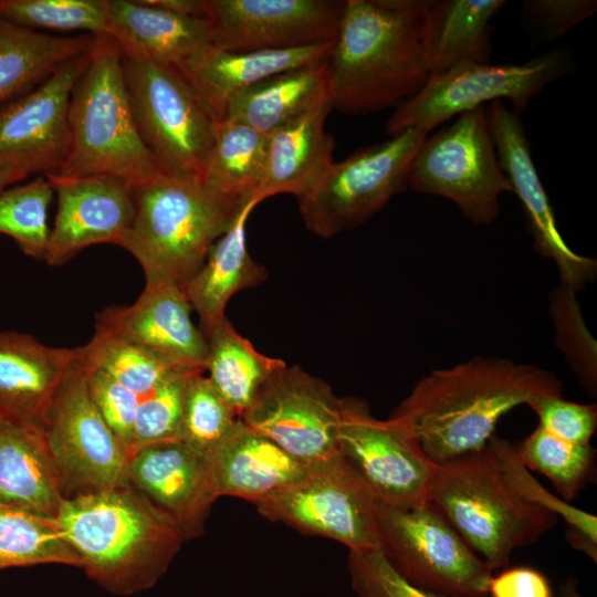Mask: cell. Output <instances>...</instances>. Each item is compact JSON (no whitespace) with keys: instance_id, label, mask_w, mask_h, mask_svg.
Wrapping results in <instances>:
<instances>
[{"instance_id":"39","label":"cell","mask_w":597,"mask_h":597,"mask_svg":"<svg viewBox=\"0 0 597 597\" xmlns=\"http://www.w3.org/2000/svg\"><path fill=\"white\" fill-rule=\"evenodd\" d=\"M0 17L33 30L108 34V0H0Z\"/></svg>"},{"instance_id":"2","label":"cell","mask_w":597,"mask_h":597,"mask_svg":"<svg viewBox=\"0 0 597 597\" xmlns=\"http://www.w3.org/2000/svg\"><path fill=\"white\" fill-rule=\"evenodd\" d=\"M430 0H346L327 59L333 108L400 105L428 82Z\"/></svg>"},{"instance_id":"12","label":"cell","mask_w":597,"mask_h":597,"mask_svg":"<svg viewBox=\"0 0 597 597\" xmlns=\"http://www.w3.org/2000/svg\"><path fill=\"white\" fill-rule=\"evenodd\" d=\"M41 428L64 499L128 484L129 452L92 399L82 352L55 392Z\"/></svg>"},{"instance_id":"28","label":"cell","mask_w":597,"mask_h":597,"mask_svg":"<svg viewBox=\"0 0 597 597\" xmlns=\"http://www.w3.org/2000/svg\"><path fill=\"white\" fill-rule=\"evenodd\" d=\"M258 205L248 203L231 228L210 248L200 270L186 284L192 310L199 315L201 331L226 318V307L239 291L253 287L266 277L247 248L245 226Z\"/></svg>"},{"instance_id":"4","label":"cell","mask_w":597,"mask_h":597,"mask_svg":"<svg viewBox=\"0 0 597 597\" xmlns=\"http://www.w3.org/2000/svg\"><path fill=\"white\" fill-rule=\"evenodd\" d=\"M132 191L135 213L119 247L136 259L149 285L185 289L248 205L200 178L166 172L132 186Z\"/></svg>"},{"instance_id":"7","label":"cell","mask_w":597,"mask_h":597,"mask_svg":"<svg viewBox=\"0 0 597 597\" xmlns=\"http://www.w3.org/2000/svg\"><path fill=\"white\" fill-rule=\"evenodd\" d=\"M122 61L138 133L161 171L201 179L214 143L213 116L177 69Z\"/></svg>"},{"instance_id":"6","label":"cell","mask_w":597,"mask_h":597,"mask_svg":"<svg viewBox=\"0 0 597 597\" xmlns=\"http://www.w3.org/2000/svg\"><path fill=\"white\" fill-rule=\"evenodd\" d=\"M429 499L494 570L512 553L536 543L558 517L517 493L489 442L436 468Z\"/></svg>"},{"instance_id":"36","label":"cell","mask_w":597,"mask_h":597,"mask_svg":"<svg viewBox=\"0 0 597 597\" xmlns=\"http://www.w3.org/2000/svg\"><path fill=\"white\" fill-rule=\"evenodd\" d=\"M81 350L86 363L138 397L148 395L174 376L188 373L176 369L138 345L98 329Z\"/></svg>"},{"instance_id":"47","label":"cell","mask_w":597,"mask_h":597,"mask_svg":"<svg viewBox=\"0 0 597 597\" xmlns=\"http://www.w3.org/2000/svg\"><path fill=\"white\" fill-rule=\"evenodd\" d=\"M488 594L491 597H553L547 577L530 566L506 568L492 576Z\"/></svg>"},{"instance_id":"24","label":"cell","mask_w":597,"mask_h":597,"mask_svg":"<svg viewBox=\"0 0 597 597\" xmlns=\"http://www.w3.org/2000/svg\"><path fill=\"white\" fill-rule=\"evenodd\" d=\"M214 495L265 501L300 480L308 465L239 420L207 454Z\"/></svg>"},{"instance_id":"5","label":"cell","mask_w":597,"mask_h":597,"mask_svg":"<svg viewBox=\"0 0 597 597\" xmlns=\"http://www.w3.org/2000/svg\"><path fill=\"white\" fill-rule=\"evenodd\" d=\"M70 147L62 176H112L130 186L164 172L144 144L132 112L121 52L96 35L69 104Z\"/></svg>"},{"instance_id":"25","label":"cell","mask_w":597,"mask_h":597,"mask_svg":"<svg viewBox=\"0 0 597 597\" xmlns=\"http://www.w3.org/2000/svg\"><path fill=\"white\" fill-rule=\"evenodd\" d=\"M108 35L122 56L177 70L211 44L206 19L179 15L146 0H108Z\"/></svg>"},{"instance_id":"26","label":"cell","mask_w":597,"mask_h":597,"mask_svg":"<svg viewBox=\"0 0 597 597\" xmlns=\"http://www.w3.org/2000/svg\"><path fill=\"white\" fill-rule=\"evenodd\" d=\"M331 101L266 135L265 160L255 201L279 193L300 197L307 192L334 163V138L325 130Z\"/></svg>"},{"instance_id":"38","label":"cell","mask_w":597,"mask_h":597,"mask_svg":"<svg viewBox=\"0 0 597 597\" xmlns=\"http://www.w3.org/2000/svg\"><path fill=\"white\" fill-rule=\"evenodd\" d=\"M54 190L44 176L0 192V233L12 238L21 251L44 260L50 228L48 209Z\"/></svg>"},{"instance_id":"20","label":"cell","mask_w":597,"mask_h":597,"mask_svg":"<svg viewBox=\"0 0 597 597\" xmlns=\"http://www.w3.org/2000/svg\"><path fill=\"white\" fill-rule=\"evenodd\" d=\"M185 289L145 284L127 306H109L96 315L95 329L128 341L182 371H205L207 341L191 318Z\"/></svg>"},{"instance_id":"44","label":"cell","mask_w":597,"mask_h":597,"mask_svg":"<svg viewBox=\"0 0 597 597\" xmlns=\"http://www.w3.org/2000/svg\"><path fill=\"white\" fill-rule=\"evenodd\" d=\"M83 363L94 404L105 422L129 452L140 397L103 370L86 363L84 358Z\"/></svg>"},{"instance_id":"34","label":"cell","mask_w":597,"mask_h":597,"mask_svg":"<svg viewBox=\"0 0 597 597\" xmlns=\"http://www.w3.org/2000/svg\"><path fill=\"white\" fill-rule=\"evenodd\" d=\"M40 564L81 568L55 517L0 505V569Z\"/></svg>"},{"instance_id":"14","label":"cell","mask_w":597,"mask_h":597,"mask_svg":"<svg viewBox=\"0 0 597 597\" xmlns=\"http://www.w3.org/2000/svg\"><path fill=\"white\" fill-rule=\"evenodd\" d=\"M338 446L379 504L411 507L430 501L437 465L398 419H377L365 401L343 398Z\"/></svg>"},{"instance_id":"3","label":"cell","mask_w":597,"mask_h":597,"mask_svg":"<svg viewBox=\"0 0 597 597\" xmlns=\"http://www.w3.org/2000/svg\"><path fill=\"white\" fill-rule=\"evenodd\" d=\"M55 519L81 568L119 596L154 587L186 541L178 524L129 483L66 498Z\"/></svg>"},{"instance_id":"1","label":"cell","mask_w":597,"mask_h":597,"mask_svg":"<svg viewBox=\"0 0 597 597\" xmlns=\"http://www.w3.org/2000/svg\"><path fill=\"white\" fill-rule=\"evenodd\" d=\"M562 384L536 365L478 356L420 379L390 417L402 422L436 465L483 448L499 420Z\"/></svg>"},{"instance_id":"22","label":"cell","mask_w":597,"mask_h":597,"mask_svg":"<svg viewBox=\"0 0 597 597\" xmlns=\"http://www.w3.org/2000/svg\"><path fill=\"white\" fill-rule=\"evenodd\" d=\"M333 43L251 52L224 51L210 44L178 71L218 123L241 92L277 73L326 61Z\"/></svg>"},{"instance_id":"16","label":"cell","mask_w":597,"mask_h":597,"mask_svg":"<svg viewBox=\"0 0 597 597\" xmlns=\"http://www.w3.org/2000/svg\"><path fill=\"white\" fill-rule=\"evenodd\" d=\"M344 1L207 0L211 44L231 52L289 50L333 42Z\"/></svg>"},{"instance_id":"18","label":"cell","mask_w":597,"mask_h":597,"mask_svg":"<svg viewBox=\"0 0 597 597\" xmlns=\"http://www.w3.org/2000/svg\"><path fill=\"white\" fill-rule=\"evenodd\" d=\"M486 113L501 167L523 207L537 251L554 261L562 284L579 291L595 279L596 261L574 252L562 238L519 114L501 101L492 102Z\"/></svg>"},{"instance_id":"41","label":"cell","mask_w":597,"mask_h":597,"mask_svg":"<svg viewBox=\"0 0 597 597\" xmlns=\"http://www.w3.org/2000/svg\"><path fill=\"white\" fill-rule=\"evenodd\" d=\"M190 374L174 376L139 398L129 457L145 446L180 440L185 386Z\"/></svg>"},{"instance_id":"29","label":"cell","mask_w":597,"mask_h":597,"mask_svg":"<svg viewBox=\"0 0 597 597\" xmlns=\"http://www.w3.org/2000/svg\"><path fill=\"white\" fill-rule=\"evenodd\" d=\"M325 101H331L327 60L277 73L250 86L229 103L222 121L241 123L268 135Z\"/></svg>"},{"instance_id":"17","label":"cell","mask_w":597,"mask_h":597,"mask_svg":"<svg viewBox=\"0 0 597 597\" xmlns=\"http://www.w3.org/2000/svg\"><path fill=\"white\" fill-rule=\"evenodd\" d=\"M90 51L0 109V167L25 174L57 172L69 154V104Z\"/></svg>"},{"instance_id":"42","label":"cell","mask_w":597,"mask_h":597,"mask_svg":"<svg viewBox=\"0 0 597 597\" xmlns=\"http://www.w3.org/2000/svg\"><path fill=\"white\" fill-rule=\"evenodd\" d=\"M575 291L565 284L552 296V317L556 328V342L576 371L583 387L596 394V342L587 331Z\"/></svg>"},{"instance_id":"8","label":"cell","mask_w":597,"mask_h":597,"mask_svg":"<svg viewBox=\"0 0 597 597\" xmlns=\"http://www.w3.org/2000/svg\"><path fill=\"white\" fill-rule=\"evenodd\" d=\"M381 552L412 586L446 597H485L493 569L431 501L411 507L378 503Z\"/></svg>"},{"instance_id":"35","label":"cell","mask_w":597,"mask_h":597,"mask_svg":"<svg viewBox=\"0 0 597 597\" xmlns=\"http://www.w3.org/2000/svg\"><path fill=\"white\" fill-rule=\"evenodd\" d=\"M515 449L525 468L545 475L567 502L595 476L596 450L590 443L567 442L540 426Z\"/></svg>"},{"instance_id":"21","label":"cell","mask_w":597,"mask_h":597,"mask_svg":"<svg viewBox=\"0 0 597 597\" xmlns=\"http://www.w3.org/2000/svg\"><path fill=\"white\" fill-rule=\"evenodd\" d=\"M127 480L178 524L185 540L202 534L217 500L207 457L181 440L145 446L130 454Z\"/></svg>"},{"instance_id":"45","label":"cell","mask_w":597,"mask_h":597,"mask_svg":"<svg viewBox=\"0 0 597 597\" xmlns=\"http://www.w3.org/2000/svg\"><path fill=\"white\" fill-rule=\"evenodd\" d=\"M538 426L551 434L576 444H589L597 427L596 405L566 400L562 395H541L528 404Z\"/></svg>"},{"instance_id":"27","label":"cell","mask_w":597,"mask_h":597,"mask_svg":"<svg viewBox=\"0 0 597 597\" xmlns=\"http://www.w3.org/2000/svg\"><path fill=\"white\" fill-rule=\"evenodd\" d=\"M63 500L42 429L0 415V505L55 517Z\"/></svg>"},{"instance_id":"23","label":"cell","mask_w":597,"mask_h":597,"mask_svg":"<svg viewBox=\"0 0 597 597\" xmlns=\"http://www.w3.org/2000/svg\"><path fill=\"white\" fill-rule=\"evenodd\" d=\"M81 347L48 346L29 334L0 332V415L42 429Z\"/></svg>"},{"instance_id":"37","label":"cell","mask_w":597,"mask_h":597,"mask_svg":"<svg viewBox=\"0 0 597 597\" xmlns=\"http://www.w3.org/2000/svg\"><path fill=\"white\" fill-rule=\"evenodd\" d=\"M501 469L511 486L528 501L541 505L563 519L567 524L565 538L569 545L597 561V519L562 498L552 494L531 475L520 460L515 447L506 439L493 436L490 439Z\"/></svg>"},{"instance_id":"31","label":"cell","mask_w":597,"mask_h":597,"mask_svg":"<svg viewBox=\"0 0 597 597\" xmlns=\"http://www.w3.org/2000/svg\"><path fill=\"white\" fill-rule=\"evenodd\" d=\"M503 0H430L427 50L431 75L463 63H489L491 19Z\"/></svg>"},{"instance_id":"50","label":"cell","mask_w":597,"mask_h":597,"mask_svg":"<svg viewBox=\"0 0 597 597\" xmlns=\"http://www.w3.org/2000/svg\"><path fill=\"white\" fill-rule=\"evenodd\" d=\"M558 597H582L577 590V584L574 578H569L561 586Z\"/></svg>"},{"instance_id":"15","label":"cell","mask_w":597,"mask_h":597,"mask_svg":"<svg viewBox=\"0 0 597 597\" xmlns=\"http://www.w3.org/2000/svg\"><path fill=\"white\" fill-rule=\"evenodd\" d=\"M342 410L343 398L327 383L285 364L266 380L240 420L312 465L339 453Z\"/></svg>"},{"instance_id":"46","label":"cell","mask_w":597,"mask_h":597,"mask_svg":"<svg viewBox=\"0 0 597 597\" xmlns=\"http://www.w3.org/2000/svg\"><path fill=\"white\" fill-rule=\"evenodd\" d=\"M528 20L546 41L566 34L597 10L595 0H531L524 2Z\"/></svg>"},{"instance_id":"49","label":"cell","mask_w":597,"mask_h":597,"mask_svg":"<svg viewBox=\"0 0 597 597\" xmlns=\"http://www.w3.org/2000/svg\"><path fill=\"white\" fill-rule=\"evenodd\" d=\"M29 175L24 171L13 167H0V192L8 188L10 185L25 179Z\"/></svg>"},{"instance_id":"43","label":"cell","mask_w":597,"mask_h":597,"mask_svg":"<svg viewBox=\"0 0 597 597\" xmlns=\"http://www.w3.org/2000/svg\"><path fill=\"white\" fill-rule=\"evenodd\" d=\"M348 572L358 597H446L409 584L392 568L381 549L349 552Z\"/></svg>"},{"instance_id":"30","label":"cell","mask_w":597,"mask_h":597,"mask_svg":"<svg viewBox=\"0 0 597 597\" xmlns=\"http://www.w3.org/2000/svg\"><path fill=\"white\" fill-rule=\"evenodd\" d=\"M93 38L52 35L0 17V109L42 84L66 62L88 52Z\"/></svg>"},{"instance_id":"10","label":"cell","mask_w":597,"mask_h":597,"mask_svg":"<svg viewBox=\"0 0 597 597\" xmlns=\"http://www.w3.org/2000/svg\"><path fill=\"white\" fill-rule=\"evenodd\" d=\"M427 135L409 128L334 161L307 192L297 197L306 228L326 239L370 219L408 186L411 163Z\"/></svg>"},{"instance_id":"48","label":"cell","mask_w":597,"mask_h":597,"mask_svg":"<svg viewBox=\"0 0 597 597\" xmlns=\"http://www.w3.org/2000/svg\"><path fill=\"white\" fill-rule=\"evenodd\" d=\"M149 4L179 15L206 19L207 0H146Z\"/></svg>"},{"instance_id":"9","label":"cell","mask_w":597,"mask_h":597,"mask_svg":"<svg viewBox=\"0 0 597 597\" xmlns=\"http://www.w3.org/2000/svg\"><path fill=\"white\" fill-rule=\"evenodd\" d=\"M407 185L457 205L473 223L489 224L500 211V197L512 192L492 139L485 106L462 113L448 127L426 137Z\"/></svg>"},{"instance_id":"32","label":"cell","mask_w":597,"mask_h":597,"mask_svg":"<svg viewBox=\"0 0 597 597\" xmlns=\"http://www.w3.org/2000/svg\"><path fill=\"white\" fill-rule=\"evenodd\" d=\"M203 334L208 349L207 377L240 419L266 380L285 363L258 352L227 317Z\"/></svg>"},{"instance_id":"13","label":"cell","mask_w":597,"mask_h":597,"mask_svg":"<svg viewBox=\"0 0 597 597\" xmlns=\"http://www.w3.org/2000/svg\"><path fill=\"white\" fill-rule=\"evenodd\" d=\"M264 517L339 542L349 552L381 549L378 502L341 453L255 504Z\"/></svg>"},{"instance_id":"33","label":"cell","mask_w":597,"mask_h":597,"mask_svg":"<svg viewBox=\"0 0 597 597\" xmlns=\"http://www.w3.org/2000/svg\"><path fill=\"white\" fill-rule=\"evenodd\" d=\"M265 147V134L241 123L218 122L213 147L201 180L243 203H256L255 193L263 176Z\"/></svg>"},{"instance_id":"11","label":"cell","mask_w":597,"mask_h":597,"mask_svg":"<svg viewBox=\"0 0 597 597\" xmlns=\"http://www.w3.org/2000/svg\"><path fill=\"white\" fill-rule=\"evenodd\" d=\"M572 67L565 51L555 50L523 64L463 63L430 76L411 98L401 103L387 123L392 136L415 128L426 133L486 102L507 100L517 114L532 97Z\"/></svg>"},{"instance_id":"19","label":"cell","mask_w":597,"mask_h":597,"mask_svg":"<svg viewBox=\"0 0 597 597\" xmlns=\"http://www.w3.org/2000/svg\"><path fill=\"white\" fill-rule=\"evenodd\" d=\"M57 198L44 261L52 266L69 262L82 250L102 243L119 247L134 213L132 186L112 176L44 175Z\"/></svg>"},{"instance_id":"40","label":"cell","mask_w":597,"mask_h":597,"mask_svg":"<svg viewBox=\"0 0 597 597\" xmlns=\"http://www.w3.org/2000/svg\"><path fill=\"white\" fill-rule=\"evenodd\" d=\"M239 420L203 371L187 377L180 431L184 443L207 457L232 432Z\"/></svg>"}]
</instances>
